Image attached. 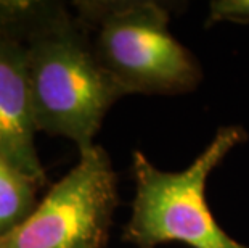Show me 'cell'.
I'll list each match as a JSON object with an SVG mask.
<instances>
[{"label":"cell","mask_w":249,"mask_h":248,"mask_svg":"<svg viewBox=\"0 0 249 248\" xmlns=\"http://www.w3.org/2000/svg\"><path fill=\"white\" fill-rule=\"evenodd\" d=\"M23 42L39 133L92 149L105 116L125 97L105 71L87 28L61 2H42Z\"/></svg>","instance_id":"cell-1"},{"label":"cell","mask_w":249,"mask_h":248,"mask_svg":"<svg viewBox=\"0 0 249 248\" xmlns=\"http://www.w3.org/2000/svg\"><path fill=\"white\" fill-rule=\"evenodd\" d=\"M72 10L86 26L109 77L127 95H180L203 79L196 57L169 29L171 12L153 0H82Z\"/></svg>","instance_id":"cell-2"},{"label":"cell","mask_w":249,"mask_h":248,"mask_svg":"<svg viewBox=\"0 0 249 248\" xmlns=\"http://www.w3.org/2000/svg\"><path fill=\"white\" fill-rule=\"evenodd\" d=\"M240 124H227L182 171H162L140 150L132 153L135 195L123 240L137 248L180 242L192 248H249L217 223L206 200V184L229 153L248 140Z\"/></svg>","instance_id":"cell-3"},{"label":"cell","mask_w":249,"mask_h":248,"mask_svg":"<svg viewBox=\"0 0 249 248\" xmlns=\"http://www.w3.org/2000/svg\"><path fill=\"white\" fill-rule=\"evenodd\" d=\"M118 176L102 145L50 187L34 213L0 239V248H105L118 208Z\"/></svg>","instance_id":"cell-4"},{"label":"cell","mask_w":249,"mask_h":248,"mask_svg":"<svg viewBox=\"0 0 249 248\" xmlns=\"http://www.w3.org/2000/svg\"><path fill=\"white\" fill-rule=\"evenodd\" d=\"M37 133L26 45L0 31V153L44 187L47 176L36 149Z\"/></svg>","instance_id":"cell-5"},{"label":"cell","mask_w":249,"mask_h":248,"mask_svg":"<svg viewBox=\"0 0 249 248\" xmlns=\"http://www.w3.org/2000/svg\"><path fill=\"white\" fill-rule=\"evenodd\" d=\"M39 186L0 153V239L23 224L39 205Z\"/></svg>","instance_id":"cell-6"},{"label":"cell","mask_w":249,"mask_h":248,"mask_svg":"<svg viewBox=\"0 0 249 248\" xmlns=\"http://www.w3.org/2000/svg\"><path fill=\"white\" fill-rule=\"evenodd\" d=\"M219 21L249 23V0H214L209 3L208 26Z\"/></svg>","instance_id":"cell-7"}]
</instances>
